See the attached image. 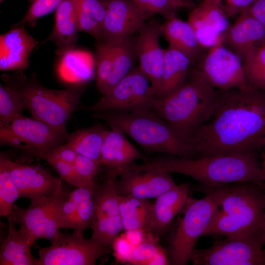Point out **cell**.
I'll return each instance as SVG.
<instances>
[{"label": "cell", "instance_id": "db71d44e", "mask_svg": "<svg viewBox=\"0 0 265 265\" xmlns=\"http://www.w3.org/2000/svg\"><path fill=\"white\" fill-rule=\"evenodd\" d=\"M30 0V1H31V2H33V1L34 0Z\"/></svg>", "mask_w": 265, "mask_h": 265}, {"label": "cell", "instance_id": "e575fe53", "mask_svg": "<svg viewBox=\"0 0 265 265\" xmlns=\"http://www.w3.org/2000/svg\"><path fill=\"white\" fill-rule=\"evenodd\" d=\"M114 45L97 42L95 58L96 86L103 95L108 92V85L112 74Z\"/></svg>", "mask_w": 265, "mask_h": 265}, {"label": "cell", "instance_id": "9c48e42d", "mask_svg": "<svg viewBox=\"0 0 265 265\" xmlns=\"http://www.w3.org/2000/svg\"><path fill=\"white\" fill-rule=\"evenodd\" d=\"M156 95L147 76L139 66L132 69L106 94L83 109L96 112H129L152 109Z\"/></svg>", "mask_w": 265, "mask_h": 265}, {"label": "cell", "instance_id": "f6af8a7d", "mask_svg": "<svg viewBox=\"0 0 265 265\" xmlns=\"http://www.w3.org/2000/svg\"><path fill=\"white\" fill-rule=\"evenodd\" d=\"M79 205L70 199L68 196L64 199L60 206L58 212V222L59 228H65L66 225L76 212Z\"/></svg>", "mask_w": 265, "mask_h": 265}, {"label": "cell", "instance_id": "7402d4cb", "mask_svg": "<svg viewBox=\"0 0 265 265\" xmlns=\"http://www.w3.org/2000/svg\"><path fill=\"white\" fill-rule=\"evenodd\" d=\"M265 44V26L248 11L240 13L228 30L223 45L243 61L253 48Z\"/></svg>", "mask_w": 265, "mask_h": 265}, {"label": "cell", "instance_id": "ffe728a7", "mask_svg": "<svg viewBox=\"0 0 265 265\" xmlns=\"http://www.w3.org/2000/svg\"><path fill=\"white\" fill-rule=\"evenodd\" d=\"M138 159L146 158L124 136L120 130L110 127L106 135L101 153V164L107 177L117 178Z\"/></svg>", "mask_w": 265, "mask_h": 265}, {"label": "cell", "instance_id": "cb8c5ba5", "mask_svg": "<svg viewBox=\"0 0 265 265\" xmlns=\"http://www.w3.org/2000/svg\"><path fill=\"white\" fill-rule=\"evenodd\" d=\"M189 184L183 183L156 198L146 232L156 238L161 237L181 212L189 196Z\"/></svg>", "mask_w": 265, "mask_h": 265}, {"label": "cell", "instance_id": "60d3db41", "mask_svg": "<svg viewBox=\"0 0 265 265\" xmlns=\"http://www.w3.org/2000/svg\"><path fill=\"white\" fill-rule=\"evenodd\" d=\"M62 0H35L23 19L12 27L33 24L39 18L55 11Z\"/></svg>", "mask_w": 265, "mask_h": 265}, {"label": "cell", "instance_id": "b9f144b4", "mask_svg": "<svg viewBox=\"0 0 265 265\" xmlns=\"http://www.w3.org/2000/svg\"><path fill=\"white\" fill-rule=\"evenodd\" d=\"M73 165L79 177L85 186L96 185L95 179L101 166L100 163L79 155Z\"/></svg>", "mask_w": 265, "mask_h": 265}, {"label": "cell", "instance_id": "11a10c76", "mask_svg": "<svg viewBox=\"0 0 265 265\" xmlns=\"http://www.w3.org/2000/svg\"><path fill=\"white\" fill-rule=\"evenodd\" d=\"M265 146V144L264 145V146H263V147H264V146Z\"/></svg>", "mask_w": 265, "mask_h": 265}, {"label": "cell", "instance_id": "4dcf8cb0", "mask_svg": "<svg viewBox=\"0 0 265 265\" xmlns=\"http://www.w3.org/2000/svg\"><path fill=\"white\" fill-rule=\"evenodd\" d=\"M107 130L100 124L80 129L70 134L66 143L79 155L101 164V149Z\"/></svg>", "mask_w": 265, "mask_h": 265}, {"label": "cell", "instance_id": "603a6c76", "mask_svg": "<svg viewBox=\"0 0 265 265\" xmlns=\"http://www.w3.org/2000/svg\"><path fill=\"white\" fill-rule=\"evenodd\" d=\"M265 227V203L254 205L231 214L220 212L203 236L227 237Z\"/></svg>", "mask_w": 265, "mask_h": 265}, {"label": "cell", "instance_id": "d6986e66", "mask_svg": "<svg viewBox=\"0 0 265 265\" xmlns=\"http://www.w3.org/2000/svg\"><path fill=\"white\" fill-rule=\"evenodd\" d=\"M120 177L118 193L142 199L156 198L177 186L169 173L162 170L127 171Z\"/></svg>", "mask_w": 265, "mask_h": 265}, {"label": "cell", "instance_id": "ab89813d", "mask_svg": "<svg viewBox=\"0 0 265 265\" xmlns=\"http://www.w3.org/2000/svg\"><path fill=\"white\" fill-rule=\"evenodd\" d=\"M34 157L48 162L59 174L60 178L76 187L84 186L79 177L73 164L54 158L45 152H38Z\"/></svg>", "mask_w": 265, "mask_h": 265}, {"label": "cell", "instance_id": "d6a6232c", "mask_svg": "<svg viewBox=\"0 0 265 265\" xmlns=\"http://www.w3.org/2000/svg\"><path fill=\"white\" fill-rule=\"evenodd\" d=\"M135 39L132 36L113 44V68L107 93L134 67L137 59Z\"/></svg>", "mask_w": 265, "mask_h": 265}, {"label": "cell", "instance_id": "f5cc1de1", "mask_svg": "<svg viewBox=\"0 0 265 265\" xmlns=\"http://www.w3.org/2000/svg\"><path fill=\"white\" fill-rule=\"evenodd\" d=\"M3 1V0H0V2L1 3Z\"/></svg>", "mask_w": 265, "mask_h": 265}, {"label": "cell", "instance_id": "ee69618b", "mask_svg": "<svg viewBox=\"0 0 265 265\" xmlns=\"http://www.w3.org/2000/svg\"><path fill=\"white\" fill-rule=\"evenodd\" d=\"M228 18L237 16L248 9L256 0H216Z\"/></svg>", "mask_w": 265, "mask_h": 265}, {"label": "cell", "instance_id": "7bdbcfd3", "mask_svg": "<svg viewBox=\"0 0 265 265\" xmlns=\"http://www.w3.org/2000/svg\"><path fill=\"white\" fill-rule=\"evenodd\" d=\"M139 8L152 15L158 14L165 19L176 14L179 9L169 0H129Z\"/></svg>", "mask_w": 265, "mask_h": 265}, {"label": "cell", "instance_id": "ac0fdd59", "mask_svg": "<svg viewBox=\"0 0 265 265\" xmlns=\"http://www.w3.org/2000/svg\"><path fill=\"white\" fill-rule=\"evenodd\" d=\"M193 189L210 197L220 212L231 214L254 205L265 203V187L250 182H238L209 186L200 184Z\"/></svg>", "mask_w": 265, "mask_h": 265}, {"label": "cell", "instance_id": "836d02e7", "mask_svg": "<svg viewBox=\"0 0 265 265\" xmlns=\"http://www.w3.org/2000/svg\"><path fill=\"white\" fill-rule=\"evenodd\" d=\"M242 65L248 87L265 90V44L249 51Z\"/></svg>", "mask_w": 265, "mask_h": 265}, {"label": "cell", "instance_id": "f35d334b", "mask_svg": "<svg viewBox=\"0 0 265 265\" xmlns=\"http://www.w3.org/2000/svg\"><path fill=\"white\" fill-rule=\"evenodd\" d=\"M95 207L94 196L80 204L65 228L84 232L91 228Z\"/></svg>", "mask_w": 265, "mask_h": 265}, {"label": "cell", "instance_id": "9a60e30c", "mask_svg": "<svg viewBox=\"0 0 265 265\" xmlns=\"http://www.w3.org/2000/svg\"><path fill=\"white\" fill-rule=\"evenodd\" d=\"M100 0L106 8L102 42L106 44H116L132 36L153 16L129 0Z\"/></svg>", "mask_w": 265, "mask_h": 265}, {"label": "cell", "instance_id": "4316f807", "mask_svg": "<svg viewBox=\"0 0 265 265\" xmlns=\"http://www.w3.org/2000/svg\"><path fill=\"white\" fill-rule=\"evenodd\" d=\"M57 66L60 79L73 85L85 84L95 76V58L90 52L75 49L60 55Z\"/></svg>", "mask_w": 265, "mask_h": 265}, {"label": "cell", "instance_id": "30bf717a", "mask_svg": "<svg viewBox=\"0 0 265 265\" xmlns=\"http://www.w3.org/2000/svg\"><path fill=\"white\" fill-rule=\"evenodd\" d=\"M191 65L218 91L249 88L242 60L223 44L206 49Z\"/></svg>", "mask_w": 265, "mask_h": 265}, {"label": "cell", "instance_id": "277c9868", "mask_svg": "<svg viewBox=\"0 0 265 265\" xmlns=\"http://www.w3.org/2000/svg\"><path fill=\"white\" fill-rule=\"evenodd\" d=\"M219 92L190 65L186 81L170 94L156 97L152 109L180 133L193 141L195 132L208 118Z\"/></svg>", "mask_w": 265, "mask_h": 265}, {"label": "cell", "instance_id": "2e32d148", "mask_svg": "<svg viewBox=\"0 0 265 265\" xmlns=\"http://www.w3.org/2000/svg\"><path fill=\"white\" fill-rule=\"evenodd\" d=\"M161 35V24L151 19L139 29L135 39L138 66L149 79L156 95L159 88L164 60V49L159 42Z\"/></svg>", "mask_w": 265, "mask_h": 265}, {"label": "cell", "instance_id": "f907efd6", "mask_svg": "<svg viewBox=\"0 0 265 265\" xmlns=\"http://www.w3.org/2000/svg\"><path fill=\"white\" fill-rule=\"evenodd\" d=\"M264 147L265 148V150L262 155V160L261 163L265 184V146H264Z\"/></svg>", "mask_w": 265, "mask_h": 265}, {"label": "cell", "instance_id": "816d5d0a", "mask_svg": "<svg viewBox=\"0 0 265 265\" xmlns=\"http://www.w3.org/2000/svg\"><path fill=\"white\" fill-rule=\"evenodd\" d=\"M264 253L265 255V248L264 249Z\"/></svg>", "mask_w": 265, "mask_h": 265}, {"label": "cell", "instance_id": "d4e9b609", "mask_svg": "<svg viewBox=\"0 0 265 265\" xmlns=\"http://www.w3.org/2000/svg\"><path fill=\"white\" fill-rule=\"evenodd\" d=\"M79 31L75 0H62L55 10L54 23L50 35L41 44L53 42L55 53L61 55L75 48Z\"/></svg>", "mask_w": 265, "mask_h": 265}, {"label": "cell", "instance_id": "7a4b0ae2", "mask_svg": "<svg viewBox=\"0 0 265 265\" xmlns=\"http://www.w3.org/2000/svg\"><path fill=\"white\" fill-rule=\"evenodd\" d=\"M150 170L184 174L205 186L250 182L265 187L261 163L256 152L193 159L164 155L146 160L140 164L134 162L128 168L129 171L136 172Z\"/></svg>", "mask_w": 265, "mask_h": 265}, {"label": "cell", "instance_id": "f1b7e54d", "mask_svg": "<svg viewBox=\"0 0 265 265\" xmlns=\"http://www.w3.org/2000/svg\"><path fill=\"white\" fill-rule=\"evenodd\" d=\"M9 231L0 251V265H37L38 259L31 254L32 245L17 230L11 213L7 217Z\"/></svg>", "mask_w": 265, "mask_h": 265}, {"label": "cell", "instance_id": "8fae6325", "mask_svg": "<svg viewBox=\"0 0 265 265\" xmlns=\"http://www.w3.org/2000/svg\"><path fill=\"white\" fill-rule=\"evenodd\" d=\"M51 242L39 250L37 265H94L108 250L77 230L71 234L60 232Z\"/></svg>", "mask_w": 265, "mask_h": 265}, {"label": "cell", "instance_id": "5bb4252c", "mask_svg": "<svg viewBox=\"0 0 265 265\" xmlns=\"http://www.w3.org/2000/svg\"><path fill=\"white\" fill-rule=\"evenodd\" d=\"M0 163L10 172L21 197L35 202L62 190L61 179L53 176L43 167L14 161L0 154Z\"/></svg>", "mask_w": 265, "mask_h": 265}, {"label": "cell", "instance_id": "f546056e", "mask_svg": "<svg viewBox=\"0 0 265 265\" xmlns=\"http://www.w3.org/2000/svg\"><path fill=\"white\" fill-rule=\"evenodd\" d=\"M119 205L123 230L129 232L147 231L153 203L147 199L119 194Z\"/></svg>", "mask_w": 265, "mask_h": 265}, {"label": "cell", "instance_id": "74e56055", "mask_svg": "<svg viewBox=\"0 0 265 265\" xmlns=\"http://www.w3.org/2000/svg\"><path fill=\"white\" fill-rule=\"evenodd\" d=\"M156 238L150 234L148 238L139 243L128 259L129 264L133 265H149L151 260L163 248L158 244Z\"/></svg>", "mask_w": 265, "mask_h": 265}, {"label": "cell", "instance_id": "3957f363", "mask_svg": "<svg viewBox=\"0 0 265 265\" xmlns=\"http://www.w3.org/2000/svg\"><path fill=\"white\" fill-rule=\"evenodd\" d=\"M94 113L93 117L120 130L148 153H159L183 159L197 158L193 141L180 133L152 109Z\"/></svg>", "mask_w": 265, "mask_h": 265}, {"label": "cell", "instance_id": "d590c367", "mask_svg": "<svg viewBox=\"0 0 265 265\" xmlns=\"http://www.w3.org/2000/svg\"><path fill=\"white\" fill-rule=\"evenodd\" d=\"M26 105L18 90L8 84L0 85V126L22 115Z\"/></svg>", "mask_w": 265, "mask_h": 265}, {"label": "cell", "instance_id": "7dc6e473", "mask_svg": "<svg viewBox=\"0 0 265 265\" xmlns=\"http://www.w3.org/2000/svg\"><path fill=\"white\" fill-rule=\"evenodd\" d=\"M97 185L77 187L76 189L68 194V198L80 204L92 199L95 194Z\"/></svg>", "mask_w": 265, "mask_h": 265}, {"label": "cell", "instance_id": "44dd1931", "mask_svg": "<svg viewBox=\"0 0 265 265\" xmlns=\"http://www.w3.org/2000/svg\"><path fill=\"white\" fill-rule=\"evenodd\" d=\"M0 36V70L22 72L28 66V57L38 42L25 25L12 27Z\"/></svg>", "mask_w": 265, "mask_h": 265}, {"label": "cell", "instance_id": "5b68a950", "mask_svg": "<svg viewBox=\"0 0 265 265\" xmlns=\"http://www.w3.org/2000/svg\"><path fill=\"white\" fill-rule=\"evenodd\" d=\"M16 78V82L8 84L18 90L33 117L56 130H66V123L80 102L85 84L54 90L41 84L34 74L28 80L21 73Z\"/></svg>", "mask_w": 265, "mask_h": 265}, {"label": "cell", "instance_id": "6da1fadb", "mask_svg": "<svg viewBox=\"0 0 265 265\" xmlns=\"http://www.w3.org/2000/svg\"><path fill=\"white\" fill-rule=\"evenodd\" d=\"M197 158L256 152L265 143V90L219 91L193 136Z\"/></svg>", "mask_w": 265, "mask_h": 265}, {"label": "cell", "instance_id": "681fc988", "mask_svg": "<svg viewBox=\"0 0 265 265\" xmlns=\"http://www.w3.org/2000/svg\"><path fill=\"white\" fill-rule=\"evenodd\" d=\"M179 9L184 7H188L191 4L186 0H169Z\"/></svg>", "mask_w": 265, "mask_h": 265}, {"label": "cell", "instance_id": "52a82bcc", "mask_svg": "<svg viewBox=\"0 0 265 265\" xmlns=\"http://www.w3.org/2000/svg\"><path fill=\"white\" fill-rule=\"evenodd\" d=\"M265 227L225 237L211 247L195 249L194 265H264Z\"/></svg>", "mask_w": 265, "mask_h": 265}, {"label": "cell", "instance_id": "8d00e7d4", "mask_svg": "<svg viewBox=\"0 0 265 265\" xmlns=\"http://www.w3.org/2000/svg\"><path fill=\"white\" fill-rule=\"evenodd\" d=\"M20 197L19 190L5 166L0 163V215H10L16 200Z\"/></svg>", "mask_w": 265, "mask_h": 265}, {"label": "cell", "instance_id": "1f68e13d", "mask_svg": "<svg viewBox=\"0 0 265 265\" xmlns=\"http://www.w3.org/2000/svg\"><path fill=\"white\" fill-rule=\"evenodd\" d=\"M78 14L79 31L94 37L97 42L103 40V23L106 8L100 0H75Z\"/></svg>", "mask_w": 265, "mask_h": 265}, {"label": "cell", "instance_id": "8992f818", "mask_svg": "<svg viewBox=\"0 0 265 265\" xmlns=\"http://www.w3.org/2000/svg\"><path fill=\"white\" fill-rule=\"evenodd\" d=\"M183 215L168 243L170 265H186L190 261L196 244L220 212L210 197L199 199L189 196L182 210Z\"/></svg>", "mask_w": 265, "mask_h": 265}, {"label": "cell", "instance_id": "c3c4849f", "mask_svg": "<svg viewBox=\"0 0 265 265\" xmlns=\"http://www.w3.org/2000/svg\"><path fill=\"white\" fill-rule=\"evenodd\" d=\"M248 10L265 26V0H256Z\"/></svg>", "mask_w": 265, "mask_h": 265}, {"label": "cell", "instance_id": "7c38bea8", "mask_svg": "<svg viewBox=\"0 0 265 265\" xmlns=\"http://www.w3.org/2000/svg\"><path fill=\"white\" fill-rule=\"evenodd\" d=\"M68 195L62 189L50 197L30 203L26 209L14 205L11 214L20 226L19 232L31 245L37 239L51 241L60 233L58 212Z\"/></svg>", "mask_w": 265, "mask_h": 265}, {"label": "cell", "instance_id": "484cf974", "mask_svg": "<svg viewBox=\"0 0 265 265\" xmlns=\"http://www.w3.org/2000/svg\"><path fill=\"white\" fill-rule=\"evenodd\" d=\"M161 24L162 35L169 47L182 53L194 63L206 49L198 42L192 26L188 22L179 19L174 14L165 19Z\"/></svg>", "mask_w": 265, "mask_h": 265}, {"label": "cell", "instance_id": "4fadbf2b", "mask_svg": "<svg viewBox=\"0 0 265 265\" xmlns=\"http://www.w3.org/2000/svg\"><path fill=\"white\" fill-rule=\"evenodd\" d=\"M116 178L107 177L97 185L91 238L107 249L112 246L123 230L120 215Z\"/></svg>", "mask_w": 265, "mask_h": 265}, {"label": "cell", "instance_id": "83f0119b", "mask_svg": "<svg viewBox=\"0 0 265 265\" xmlns=\"http://www.w3.org/2000/svg\"><path fill=\"white\" fill-rule=\"evenodd\" d=\"M162 78L156 97H162L182 86L187 80L191 61L180 51L168 47L164 49Z\"/></svg>", "mask_w": 265, "mask_h": 265}, {"label": "cell", "instance_id": "bcb514c9", "mask_svg": "<svg viewBox=\"0 0 265 265\" xmlns=\"http://www.w3.org/2000/svg\"><path fill=\"white\" fill-rule=\"evenodd\" d=\"M51 156L67 163L73 164L79 154L66 142L52 151L45 152Z\"/></svg>", "mask_w": 265, "mask_h": 265}, {"label": "cell", "instance_id": "e0dca14e", "mask_svg": "<svg viewBox=\"0 0 265 265\" xmlns=\"http://www.w3.org/2000/svg\"><path fill=\"white\" fill-rule=\"evenodd\" d=\"M216 0H203L189 13L187 22L201 46L208 49L223 44L231 24Z\"/></svg>", "mask_w": 265, "mask_h": 265}, {"label": "cell", "instance_id": "ba28073f", "mask_svg": "<svg viewBox=\"0 0 265 265\" xmlns=\"http://www.w3.org/2000/svg\"><path fill=\"white\" fill-rule=\"evenodd\" d=\"M66 130H56L35 118L20 115L0 126L1 145L9 146L30 154L50 152L66 142Z\"/></svg>", "mask_w": 265, "mask_h": 265}]
</instances>
